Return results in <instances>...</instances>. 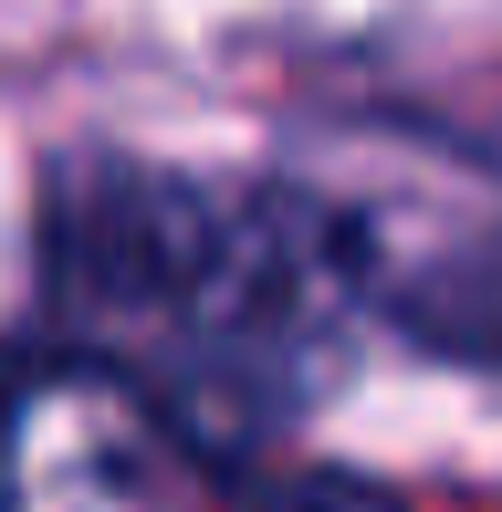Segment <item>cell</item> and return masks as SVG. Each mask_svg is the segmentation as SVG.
<instances>
[{"label":"cell","instance_id":"1","mask_svg":"<svg viewBox=\"0 0 502 512\" xmlns=\"http://www.w3.org/2000/svg\"><path fill=\"white\" fill-rule=\"evenodd\" d=\"M42 293L74 366L178 439H251L325 398L367 324L325 209L293 178H189L84 157L42 199Z\"/></svg>","mask_w":502,"mask_h":512},{"label":"cell","instance_id":"2","mask_svg":"<svg viewBox=\"0 0 502 512\" xmlns=\"http://www.w3.org/2000/svg\"><path fill=\"white\" fill-rule=\"evenodd\" d=\"M168 418H147L116 377L63 366L21 387L0 418V512H178Z\"/></svg>","mask_w":502,"mask_h":512}]
</instances>
